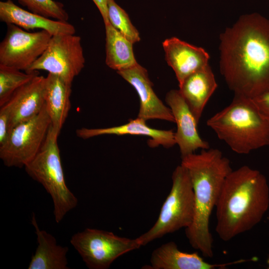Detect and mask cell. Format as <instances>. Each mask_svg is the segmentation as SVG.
Segmentation results:
<instances>
[{"label":"cell","mask_w":269,"mask_h":269,"mask_svg":"<svg viewBox=\"0 0 269 269\" xmlns=\"http://www.w3.org/2000/svg\"><path fill=\"white\" fill-rule=\"evenodd\" d=\"M220 70L234 95L253 99L269 91V20L241 15L219 37Z\"/></svg>","instance_id":"obj_1"},{"label":"cell","mask_w":269,"mask_h":269,"mask_svg":"<svg viewBox=\"0 0 269 269\" xmlns=\"http://www.w3.org/2000/svg\"><path fill=\"white\" fill-rule=\"evenodd\" d=\"M216 232L223 241L249 231L269 208V186L260 171L243 165L232 171L223 183L215 206Z\"/></svg>","instance_id":"obj_2"},{"label":"cell","mask_w":269,"mask_h":269,"mask_svg":"<svg viewBox=\"0 0 269 269\" xmlns=\"http://www.w3.org/2000/svg\"><path fill=\"white\" fill-rule=\"evenodd\" d=\"M181 164L187 170L194 195V215L186 236L193 248L207 258L213 256V238L209 220L223 183L232 171L230 161L215 148L202 149L181 157Z\"/></svg>","instance_id":"obj_3"},{"label":"cell","mask_w":269,"mask_h":269,"mask_svg":"<svg viewBox=\"0 0 269 269\" xmlns=\"http://www.w3.org/2000/svg\"><path fill=\"white\" fill-rule=\"evenodd\" d=\"M207 125L238 154L269 145V123L251 98L234 95L228 106L207 121Z\"/></svg>","instance_id":"obj_4"},{"label":"cell","mask_w":269,"mask_h":269,"mask_svg":"<svg viewBox=\"0 0 269 269\" xmlns=\"http://www.w3.org/2000/svg\"><path fill=\"white\" fill-rule=\"evenodd\" d=\"M59 132L51 125L36 156L25 166L28 175L41 184L51 196L57 223L78 205V199L67 187L57 143Z\"/></svg>","instance_id":"obj_5"},{"label":"cell","mask_w":269,"mask_h":269,"mask_svg":"<svg viewBox=\"0 0 269 269\" xmlns=\"http://www.w3.org/2000/svg\"><path fill=\"white\" fill-rule=\"evenodd\" d=\"M172 186L153 226L137 238L141 246L182 228H188L194 215V195L187 169L177 166L172 175Z\"/></svg>","instance_id":"obj_6"},{"label":"cell","mask_w":269,"mask_h":269,"mask_svg":"<svg viewBox=\"0 0 269 269\" xmlns=\"http://www.w3.org/2000/svg\"><path fill=\"white\" fill-rule=\"evenodd\" d=\"M70 243L90 269H107L120 257L141 247L137 238L89 228L74 234Z\"/></svg>","instance_id":"obj_7"},{"label":"cell","mask_w":269,"mask_h":269,"mask_svg":"<svg viewBox=\"0 0 269 269\" xmlns=\"http://www.w3.org/2000/svg\"><path fill=\"white\" fill-rule=\"evenodd\" d=\"M51 125L44 104L36 116L11 129L0 145V158L4 164L9 167H24L39 152Z\"/></svg>","instance_id":"obj_8"},{"label":"cell","mask_w":269,"mask_h":269,"mask_svg":"<svg viewBox=\"0 0 269 269\" xmlns=\"http://www.w3.org/2000/svg\"><path fill=\"white\" fill-rule=\"evenodd\" d=\"M85 63L81 37L75 34H58L51 37L43 54L28 72L46 71L72 84Z\"/></svg>","instance_id":"obj_9"},{"label":"cell","mask_w":269,"mask_h":269,"mask_svg":"<svg viewBox=\"0 0 269 269\" xmlns=\"http://www.w3.org/2000/svg\"><path fill=\"white\" fill-rule=\"evenodd\" d=\"M0 44V65L28 72L43 54L52 35L46 30L26 31L7 24Z\"/></svg>","instance_id":"obj_10"},{"label":"cell","mask_w":269,"mask_h":269,"mask_svg":"<svg viewBox=\"0 0 269 269\" xmlns=\"http://www.w3.org/2000/svg\"><path fill=\"white\" fill-rule=\"evenodd\" d=\"M165 102L170 109L176 124L175 138L181 157L194 153L198 149L209 148L208 142L200 136L197 129L198 123L179 90L169 91L166 95Z\"/></svg>","instance_id":"obj_11"},{"label":"cell","mask_w":269,"mask_h":269,"mask_svg":"<svg viewBox=\"0 0 269 269\" xmlns=\"http://www.w3.org/2000/svg\"><path fill=\"white\" fill-rule=\"evenodd\" d=\"M117 73L136 91L140 106L137 117L145 121L161 120L175 123L169 107L158 98L152 88L147 70L138 63L131 68Z\"/></svg>","instance_id":"obj_12"},{"label":"cell","mask_w":269,"mask_h":269,"mask_svg":"<svg viewBox=\"0 0 269 269\" xmlns=\"http://www.w3.org/2000/svg\"><path fill=\"white\" fill-rule=\"evenodd\" d=\"M45 77L39 74L17 89L1 108L9 117V132L18 124L36 116L44 105Z\"/></svg>","instance_id":"obj_13"},{"label":"cell","mask_w":269,"mask_h":269,"mask_svg":"<svg viewBox=\"0 0 269 269\" xmlns=\"http://www.w3.org/2000/svg\"><path fill=\"white\" fill-rule=\"evenodd\" d=\"M165 59L180 85L192 73L209 65L210 56L203 48L173 37L162 43Z\"/></svg>","instance_id":"obj_14"},{"label":"cell","mask_w":269,"mask_h":269,"mask_svg":"<svg viewBox=\"0 0 269 269\" xmlns=\"http://www.w3.org/2000/svg\"><path fill=\"white\" fill-rule=\"evenodd\" d=\"M247 260L241 259L223 264H211L206 262L197 253H189L180 251L174 242L165 243L154 249L151 253L150 265L144 269H215L242 263Z\"/></svg>","instance_id":"obj_15"},{"label":"cell","mask_w":269,"mask_h":269,"mask_svg":"<svg viewBox=\"0 0 269 269\" xmlns=\"http://www.w3.org/2000/svg\"><path fill=\"white\" fill-rule=\"evenodd\" d=\"M0 19L7 25H15L28 31L46 30L52 36L75 34L76 31L74 26L67 21L51 19L25 10L12 0L0 2Z\"/></svg>","instance_id":"obj_16"},{"label":"cell","mask_w":269,"mask_h":269,"mask_svg":"<svg viewBox=\"0 0 269 269\" xmlns=\"http://www.w3.org/2000/svg\"><path fill=\"white\" fill-rule=\"evenodd\" d=\"M76 134L83 139L105 134L145 136L149 137L148 144L153 147L162 145L169 148L176 144L175 132L172 130L152 128L146 124V121L138 117L131 119L127 123L119 126L97 129L82 128L76 131Z\"/></svg>","instance_id":"obj_17"},{"label":"cell","mask_w":269,"mask_h":269,"mask_svg":"<svg viewBox=\"0 0 269 269\" xmlns=\"http://www.w3.org/2000/svg\"><path fill=\"white\" fill-rule=\"evenodd\" d=\"M217 86L209 64L189 75L179 85L181 95L198 123Z\"/></svg>","instance_id":"obj_18"},{"label":"cell","mask_w":269,"mask_h":269,"mask_svg":"<svg viewBox=\"0 0 269 269\" xmlns=\"http://www.w3.org/2000/svg\"><path fill=\"white\" fill-rule=\"evenodd\" d=\"M31 223L35 230L38 243L28 269H68V248L57 244L51 234L39 229L33 213Z\"/></svg>","instance_id":"obj_19"},{"label":"cell","mask_w":269,"mask_h":269,"mask_svg":"<svg viewBox=\"0 0 269 269\" xmlns=\"http://www.w3.org/2000/svg\"><path fill=\"white\" fill-rule=\"evenodd\" d=\"M72 84L48 73L45 77L44 104L52 127L60 133L71 107Z\"/></svg>","instance_id":"obj_20"},{"label":"cell","mask_w":269,"mask_h":269,"mask_svg":"<svg viewBox=\"0 0 269 269\" xmlns=\"http://www.w3.org/2000/svg\"><path fill=\"white\" fill-rule=\"evenodd\" d=\"M106 30V64L117 71L135 66L133 43L111 23L105 24Z\"/></svg>","instance_id":"obj_21"},{"label":"cell","mask_w":269,"mask_h":269,"mask_svg":"<svg viewBox=\"0 0 269 269\" xmlns=\"http://www.w3.org/2000/svg\"><path fill=\"white\" fill-rule=\"evenodd\" d=\"M38 74V71L23 72L0 65V106L6 103L17 89Z\"/></svg>","instance_id":"obj_22"},{"label":"cell","mask_w":269,"mask_h":269,"mask_svg":"<svg viewBox=\"0 0 269 269\" xmlns=\"http://www.w3.org/2000/svg\"><path fill=\"white\" fill-rule=\"evenodd\" d=\"M108 18L110 23L133 43L139 41V32L132 24L128 13L115 0H108Z\"/></svg>","instance_id":"obj_23"},{"label":"cell","mask_w":269,"mask_h":269,"mask_svg":"<svg viewBox=\"0 0 269 269\" xmlns=\"http://www.w3.org/2000/svg\"><path fill=\"white\" fill-rule=\"evenodd\" d=\"M29 11L51 19L67 21L68 13L63 4L54 0H16Z\"/></svg>","instance_id":"obj_24"},{"label":"cell","mask_w":269,"mask_h":269,"mask_svg":"<svg viewBox=\"0 0 269 269\" xmlns=\"http://www.w3.org/2000/svg\"><path fill=\"white\" fill-rule=\"evenodd\" d=\"M252 99L261 114L269 123V91Z\"/></svg>","instance_id":"obj_25"},{"label":"cell","mask_w":269,"mask_h":269,"mask_svg":"<svg viewBox=\"0 0 269 269\" xmlns=\"http://www.w3.org/2000/svg\"><path fill=\"white\" fill-rule=\"evenodd\" d=\"M9 132L8 113L2 108L0 109V145L6 140Z\"/></svg>","instance_id":"obj_26"},{"label":"cell","mask_w":269,"mask_h":269,"mask_svg":"<svg viewBox=\"0 0 269 269\" xmlns=\"http://www.w3.org/2000/svg\"><path fill=\"white\" fill-rule=\"evenodd\" d=\"M99 9L105 24L110 22L108 18V0H92Z\"/></svg>","instance_id":"obj_27"},{"label":"cell","mask_w":269,"mask_h":269,"mask_svg":"<svg viewBox=\"0 0 269 269\" xmlns=\"http://www.w3.org/2000/svg\"><path fill=\"white\" fill-rule=\"evenodd\" d=\"M267 263H268V265H269V268H268V269H269V259H268V260H267Z\"/></svg>","instance_id":"obj_28"}]
</instances>
